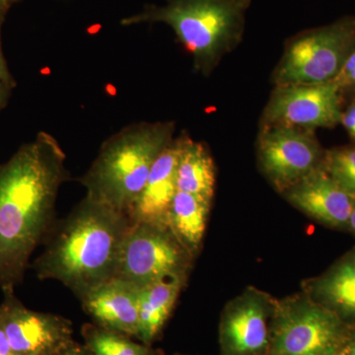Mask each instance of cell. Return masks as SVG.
Returning <instances> with one entry per match:
<instances>
[{"mask_svg":"<svg viewBox=\"0 0 355 355\" xmlns=\"http://www.w3.org/2000/svg\"><path fill=\"white\" fill-rule=\"evenodd\" d=\"M0 323L14 355H57L71 343L69 321L57 315L28 309L14 292H4Z\"/></svg>","mask_w":355,"mask_h":355,"instance_id":"10","label":"cell"},{"mask_svg":"<svg viewBox=\"0 0 355 355\" xmlns=\"http://www.w3.org/2000/svg\"><path fill=\"white\" fill-rule=\"evenodd\" d=\"M2 99H3V92H2L1 84H0V104H1Z\"/></svg>","mask_w":355,"mask_h":355,"instance_id":"29","label":"cell"},{"mask_svg":"<svg viewBox=\"0 0 355 355\" xmlns=\"http://www.w3.org/2000/svg\"><path fill=\"white\" fill-rule=\"evenodd\" d=\"M187 277H169L140 288L137 336L146 345L153 343L162 330Z\"/></svg>","mask_w":355,"mask_h":355,"instance_id":"16","label":"cell"},{"mask_svg":"<svg viewBox=\"0 0 355 355\" xmlns=\"http://www.w3.org/2000/svg\"><path fill=\"white\" fill-rule=\"evenodd\" d=\"M354 327L305 292L275 300L268 355H345Z\"/></svg>","mask_w":355,"mask_h":355,"instance_id":"5","label":"cell"},{"mask_svg":"<svg viewBox=\"0 0 355 355\" xmlns=\"http://www.w3.org/2000/svg\"><path fill=\"white\" fill-rule=\"evenodd\" d=\"M282 196L294 207L322 225L349 230L355 198L343 190L324 167L311 173Z\"/></svg>","mask_w":355,"mask_h":355,"instance_id":"12","label":"cell"},{"mask_svg":"<svg viewBox=\"0 0 355 355\" xmlns=\"http://www.w3.org/2000/svg\"><path fill=\"white\" fill-rule=\"evenodd\" d=\"M335 83L340 89L345 105L355 99V50L347 58Z\"/></svg>","mask_w":355,"mask_h":355,"instance_id":"21","label":"cell"},{"mask_svg":"<svg viewBox=\"0 0 355 355\" xmlns=\"http://www.w3.org/2000/svg\"><path fill=\"white\" fill-rule=\"evenodd\" d=\"M193 258L169 226L132 222L114 277L142 288L169 277H188Z\"/></svg>","mask_w":355,"mask_h":355,"instance_id":"7","label":"cell"},{"mask_svg":"<svg viewBox=\"0 0 355 355\" xmlns=\"http://www.w3.org/2000/svg\"><path fill=\"white\" fill-rule=\"evenodd\" d=\"M58 354H57V355H58ZM44 355H53V354H44Z\"/></svg>","mask_w":355,"mask_h":355,"instance_id":"31","label":"cell"},{"mask_svg":"<svg viewBox=\"0 0 355 355\" xmlns=\"http://www.w3.org/2000/svg\"><path fill=\"white\" fill-rule=\"evenodd\" d=\"M10 1L11 0H0V11H3Z\"/></svg>","mask_w":355,"mask_h":355,"instance_id":"28","label":"cell"},{"mask_svg":"<svg viewBox=\"0 0 355 355\" xmlns=\"http://www.w3.org/2000/svg\"><path fill=\"white\" fill-rule=\"evenodd\" d=\"M324 169L355 198V144L327 149Z\"/></svg>","mask_w":355,"mask_h":355,"instance_id":"20","label":"cell"},{"mask_svg":"<svg viewBox=\"0 0 355 355\" xmlns=\"http://www.w3.org/2000/svg\"><path fill=\"white\" fill-rule=\"evenodd\" d=\"M257 153L261 172L282 195L311 173L324 167L327 149L321 146L314 130L268 125L261 127Z\"/></svg>","mask_w":355,"mask_h":355,"instance_id":"8","label":"cell"},{"mask_svg":"<svg viewBox=\"0 0 355 355\" xmlns=\"http://www.w3.org/2000/svg\"><path fill=\"white\" fill-rule=\"evenodd\" d=\"M65 153L48 132L0 169V287L14 292L30 257L55 225L60 186L69 178Z\"/></svg>","mask_w":355,"mask_h":355,"instance_id":"1","label":"cell"},{"mask_svg":"<svg viewBox=\"0 0 355 355\" xmlns=\"http://www.w3.org/2000/svg\"><path fill=\"white\" fill-rule=\"evenodd\" d=\"M303 292L355 327V247L322 275L306 280Z\"/></svg>","mask_w":355,"mask_h":355,"instance_id":"15","label":"cell"},{"mask_svg":"<svg viewBox=\"0 0 355 355\" xmlns=\"http://www.w3.org/2000/svg\"><path fill=\"white\" fill-rule=\"evenodd\" d=\"M211 202L178 191L170 207L168 226L193 257L202 246Z\"/></svg>","mask_w":355,"mask_h":355,"instance_id":"18","label":"cell"},{"mask_svg":"<svg viewBox=\"0 0 355 355\" xmlns=\"http://www.w3.org/2000/svg\"><path fill=\"white\" fill-rule=\"evenodd\" d=\"M345 103L335 81L275 86L261 127L288 125L314 130L340 125Z\"/></svg>","mask_w":355,"mask_h":355,"instance_id":"9","label":"cell"},{"mask_svg":"<svg viewBox=\"0 0 355 355\" xmlns=\"http://www.w3.org/2000/svg\"><path fill=\"white\" fill-rule=\"evenodd\" d=\"M345 355H355V327L354 330H352V336H350L349 345H347Z\"/></svg>","mask_w":355,"mask_h":355,"instance_id":"25","label":"cell"},{"mask_svg":"<svg viewBox=\"0 0 355 355\" xmlns=\"http://www.w3.org/2000/svg\"><path fill=\"white\" fill-rule=\"evenodd\" d=\"M140 288L113 277L81 296L84 309L103 328L121 335L139 336Z\"/></svg>","mask_w":355,"mask_h":355,"instance_id":"14","label":"cell"},{"mask_svg":"<svg viewBox=\"0 0 355 355\" xmlns=\"http://www.w3.org/2000/svg\"><path fill=\"white\" fill-rule=\"evenodd\" d=\"M0 355H14L1 323H0Z\"/></svg>","mask_w":355,"mask_h":355,"instance_id":"23","label":"cell"},{"mask_svg":"<svg viewBox=\"0 0 355 355\" xmlns=\"http://www.w3.org/2000/svg\"><path fill=\"white\" fill-rule=\"evenodd\" d=\"M216 182V165L209 148L202 142L191 139L187 133L178 163V191L212 202Z\"/></svg>","mask_w":355,"mask_h":355,"instance_id":"17","label":"cell"},{"mask_svg":"<svg viewBox=\"0 0 355 355\" xmlns=\"http://www.w3.org/2000/svg\"><path fill=\"white\" fill-rule=\"evenodd\" d=\"M58 355H86L78 347L69 343L67 347Z\"/></svg>","mask_w":355,"mask_h":355,"instance_id":"24","label":"cell"},{"mask_svg":"<svg viewBox=\"0 0 355 355\" xmlns=\"http://www.w3.org/2000/svg\"><path fill=\"white\" fill-rule=\"evenodd\" d=\"M7 80V72L2 58L1 51H0V84Z\"/></svg>","mask_w":355,"mask_h":355,"instance_id":"26","label":"cell"},{"mask_svg":"<svg viewBox=\"0 0 355 355\" xmlns=\"http://www.w3.org/2000/svg\"><path fill=\"white\" fill-rule=\"evenodd\" d=\"M275 300L265 292L248 287L229 301L222 313V355H259L268 352Z\"/></svg>","mask_w":355,"mask_h":355,"instance_id":"11","label":"cell"},{"mask_svg":"<svg viewBox=\"0 0 355 355\" xmlns=\"http://www.w3.org/2000/svg\"><path fill=\"white\" fill-rule=\"evenodd\" d=\"M86 334L89 349L94 355H151L144 345L130 342L108 329H90Z\"/></svg>","mask_w":355,"mask_h":355,"instance_id":"19","label":"cell"},{"mask_svg":"<svg viewBox=\"0 0 355 355\" xmlns=\"http://www.w3.org/2000/svg\"><path fill=\"white\" fill-rule=\"evenodd\" d=\"M340 125L345 128L352 144H355V99L347 103L343 108Z\"/></svg>","mask_w":355,"mask_h":355,"instance_id":"22","label":"cell"},{"mask_svg":"<svg viewBox=\"0 0 355 355\" xmlns=\"http://www.w3.org/2000/svg\"><path fill=\"white\" fill-rule=\"evenodd\" d=\"M132 221L125 212L87 197L55 224L34 263L37 277L55 279L79 298L116 277L121 245Z\"/></svg>","mask_w":355,"mask_h":355,"instance_id":"2","label":"cell"},{"mask_svg":"<svg viewBox=\"0 0 355 355\" xmlns=\"http://www.w3.org/2000/svg\"><path fill=\"white\" fill-rule=\"evenodd\" d=\"M186 135L174 139L154 163L141 193L128 210L132 222L168 226L170 207L178 191V163Z\"/></svg>","mask_w":355,"mask_h":355,"instance_id":"13","label":"cell"},{"mask_svg":"<svg viewBox=\"0 0 355 355\" xmlns=\"http://www.w3.org/2000/svg\"><path fill=\"white\" fill-rule=\"evenodd\" d=\"M349 231L355 236V202L354 210H352V217H350Z\"/></svg>","mask_w":355,"mask_h":355,"instance_id":"27","label":"cell"},{"mask_svg":"<svg viewBox=\"0 0 355 355\" xmlns=\"http://www.w3.org/2000/svg\"><path fill=\"white\" fill-rule=\"evenodd\" d=\"M175 128L173 121H142L107 139L80 179L86 196L128 214L154 163L174 140Z\"/></svg>","mask_w":355,"mask_h":355,"instance_id":"3","label":"cell"},{"mask_svg":"<svg viewBox=\"0 0 355 355\" xmlns=\"http://www.w3.org/2000/svg\"><path fill=\"white\" fill-rule=\"evenodd\" d=\"M355 50V15L298 33L286 43L275 86L333 83Z\"/></svg>","mask_w":355,"mask_h":355,"instance_id":"6","label":"cell"},{"mask_svg":"<svg viewBox=\"0 0 355 355\" xmlns=\"http://www.w3.org/2000/svg\"><path fill=\"white\" fill-rule=\"evenodd\" d=\"M3 12V11H0V20H1V14Z\"/></svg>","mask_w":355,"mask_h":355,"instance_id":"30","label":"cell"},{"mask_svg":"<svg viewBox=\"0 0 355 355\" xmlns=\"http://www.w3.org/2000/svg\"><path fill=\"white\" fill-rule=\"evenodd\" d=\"M252 0H167L121 21L125 26L165 23L190 53L193 67L207 76L241 43Z\"/></svg>","mask_w":355,"mask_h":355,"instance_id":"4","label":"cell"}]
</instances>
